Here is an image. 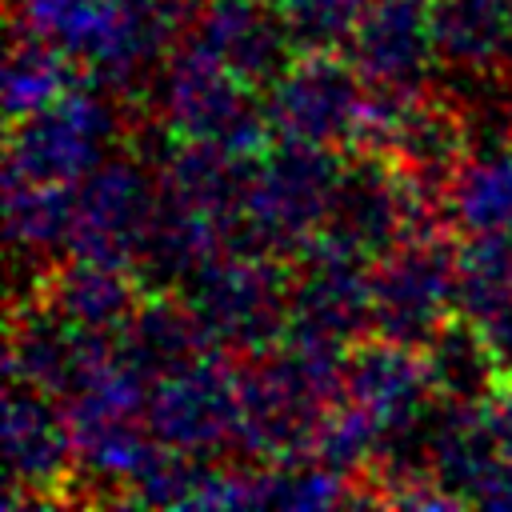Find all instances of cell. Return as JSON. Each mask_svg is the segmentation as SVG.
Returning <instances> with one entry per match:
<instances>
[{
    "label": "cell",
    "instance_id": "484cf974",
    "mask_svg": "<svg viewBox=\"0 0 512 512\" xmlns=\"http://www.w3.org/2000/svg\"><path fill=\"white\" fill-rule=\"evenodd\" d=\"M268 4L280 12L296 52H304V48H344L372 0H268Z\"/></svg>",
    "mask_w": 512,
    "mask_h": 512
},
{
    "label": "cell",
    "instance_id": "4316f807",
    "mask_svg": "<svg viewBox=\"0 0 512 512\" xmlns=\"http://www.w3.org/2000/svg\"><path fill=\"white\" fill-rule=\"evenodd\" d=\"M384 444V432L372 424V416H364L356 404L340 400L328 420L320 424V436H316V448H312V460L336 468V472H360L376 460Z\"/></svg>",
    "mask_w": 512,
    "mask_h": 512
},
{
    "label": "cell",
    "instance_id": "3957f363",
    "mask_svg": "<svg viewBox=\"0 0 512 512\" xmlns=\"http://www.w3.org/2000/svg\"><path fill=\"white\" fill-rule=\"evenodd\" d=\"M340 168L344 160L336 156V148L300 140L268 144L252 164L232 248L292 260L316 232H324Z\"/></svg>",
    "mask_w": 512,
    "mask_h": 512
},
{
    "label": "cell",
    "instance_id": "9a60e30c",
    "mask_svg": "<svg viewBox=\"0 0 512 512\" xmlns=\"http://www.w3.org/2000/svg\"><path fill=\"white\" fill-rule=\"evenodd\" d=\"M344 48L368 84L388 88H428L436 64L428 8L408 0H372Z\"/></svg>",
    "mask_w": 512,
    "mask_h": 512
},
{
    "label": "cell",
    "instance_id": "277c9868",
    "mask_svg": "<svg viewBox=\"0 0 512 512\" xmlns=\"http://www.w3.org/2000/svg\"><path fill=\"white\" fill-rule=\"evenodd\" d=\"M224 60H216L192 36L180 40L160 64V120L176 140L216 144L236 156H260L276 136L264 116V100L252 96Z\"/></svg>",
    "mask_w": 512,
    "mask_h": 512
},
{
    "label": "cell",
    "instance_id": "d6986e66",
    "mask_svg": "<svg viewBox=\"0 0 512 512\" xmlns=\"http://www.w3.org/2000/svg\"><path fill=\"white\" fill-rule=\"evenodd\" d=\"M224 248H228V232L220 228V220L160 192L148 240L132 272L140 276L144 292H176L196 268H204Z\"/></svg>",
    "mask_w": 512,
    "mask_h": 512
},
{
    "label": "cell",
    "instance_id": "f1b7e54d",
    "mask_svg": "<svg viewBox=\"0 0 512 512\" xmlns=\"http://www.w3.org/2000/svg\"><path fill=\"white\" fill-rule=\"evenodd\" d=\"M472 504H484V508H512V460H500L488 480L480 484L476 500Z\"/></svg>",
    "mask_w": 512,
    "mask_h": 512
},
{
    "label": "cell",
    "instance_id": "8992f818",
    "mask_svg": "<svg viewBox=\"0 0 512 512\" xmlns=\"http://www.w3.org/2000/svg\"><path fill=\"white\" fill-rule=\"evenodd\" d=\"M368 80L336 48H304L264 88V116L276 140L356 148Z\"/></svg>",
    "mask_w": 512,
    "mask_h": 512
},
{
    "label": "cell",
    "instance_id": "8fae6325",
    "mask_svg": "<svg viewBox=\"0 0 512 512\" xmlns=\"http://www.w3.org/2000/svg\"><path fill=\"white\" fill-rule=\"evenodd\" d=\"M148 432L176 452L212 456L236 440L240 420V360L212 348L188 368L160 376L144 404Z\"/></svg>",
    "mask_w": 512,
    "mask_h": 512
},
{
    "label": "cell",
    "instance_id": "2e32d148",
    "mask_svg": "<svg viewBox=\"0 0 512 512\" xmlns=\"http://www.w3.org/2000/svg\"><path fill=\"white\" fill-rule=\"evenodd\" d=\"M28 296H36L52 316H60L72 328L116 336L144 300V284L132 268L72 256L68 264H52Z\"/></svg>",
    "mask_w": 512,
    "mask_h": 512
},
{
    "label": "cell",
    "instance_id": "6da1fadb",
    "mask_svg": "<svg viewBox=\"0 0 512 512\" xmlns=\"http://www.w3.org/2000/svg\"><path fill=\"white\" fill-rule=\"evenodd\" d=\"M344 344L288 328L280 344L240 364L236 444L252 464L312 460L320 424L344 400Z\"/></svg>",
    "mask_w": 512,
    "mask_h": 512
},
{
    "label": "cell",
    "instance_id": "5bb4252c",
    "mask_svg": "<svg viewBox=\"0 0 512 512\" xmlns=\"http://www.w3.org/2000/svg\"><path fill=\"white\" fill-rule=\"evenodd\" d=\"M188 36L252 88H268L296 52L268 0H200Z\"/></svg>",
    "mask_w": 512,
    "mask_h": 512
},
{
    "label": "cell",
    "instance_id": "d4e9b609",
    "mask_svg": "<svg viewBox=\"0 0 512 512\" xmlns=\"http://www.w3.org/2000/svg\"><path fill=\"white\" fill-rule=\"evenodd\" d=\"M80 64L72 56H64L56 44L16 28L8 56H4V112L8 120H20L44 104H52L56 96H64L76 84Z\"/></svg>",
    "mask_w": 512,
    "mask_h": 512
},
{
    "label": "cell",
    "instance_id": "52a82bcc",
    "mask_svg": "<svg viewBox=\"0 0 512 512\" xmlns=\"http://www.w3.org/2000/svg\"><path fill=\"white\" fill-rule=\"evenodd\" d=\"M460 248L448 232L412 236L372 260V332L424 348L456 316Z\"/></svg>",
    "mask_w": 512,
    "mask_h": 512
},
{
    "label": "cell",
    "instance_id": "7c38bea8",
    "mask_svg": "<svg viewBox=\"0 0 512 512\" xmlns=\"http://www.w3.org/2000/svg\"><path fill=\"white\" fill-rule=\"evenodd\" d=\"M4 456H8V496L4 508H44L64 504L80 456L68 416L56 396L12 384L4 400Z\"/></svg>",
    "mask_w": 512,
    "mask_h": 512
},
{
    "label": "cell",
    "instance_id": "7402d4cb",
    "mask_svg": "<svg viewBox=\"0 0 512 512\" xmlns=\"http://www.w3.org/2000/svg\"><path fill=\"white\" fill-rule=\"evenodd\" d=\"M428 32L444 68L464 76H496L512 32V0H432Z\"/></svg>",
    "mask_w": 512,
    "mask_h": 512
},
{
    "label": "cell",
    "instance_id": "44dd1931",
    "mask_svg": "<svg viewBox=\"0 0 512 512\" xmlns=\"http://www.w3.org/2000/svg\"><path fill=\"white\" fill-rule=\"evenodd\" d=\"M444 212L460 236H512V136L468 148L448 184Z\"/></svg>",
    "mask_w": 512,
    "mask_h": 512
},
{
    "label": "cell",
    "instance_id": "5b68a950",
    "mask_svg": "<svg viewBox=\"0 0 512 512\" xmlns=\"http://www.w3.org/2000/svg\"><path fill=\"white\" fill-rule=\"evenodd\" d=\"M440 220H448L444 200L416 188L384 152L356 148V156L340 168L324 228L376 260L412 236L448 232V224Z\"/></svg>",
    "mask_w": 512,
    "mask_h": 512
},
{
    "label": "cell",
    "instance_id": "603a6c76",
    "mask_svg": "<svg viewBox=\"0 0 512 512\" xmlns=\"http://www.w3.org/2000/svg\"><path fill=\"white\" fill-rule=\"evenodd\" d=\"M424 360L432 372L436 400H452V404H484L492 388L508 376L496 352L488 348V340L464 316H452L424 344Z\"/></svg>",
    "mask_w": 512,
    "mask_h": 512
},
{
    "label": "cell",
    "instance_id": "ffe728a7",
    "mask_svg": "<svg viewBox=\"0 0 512 512\" xmlns=\"http://www.w3.org/2000/svg\"><path fill=\"white\" fill-rule=\"evenodd\" d=\"M456 316H464L512 376V236H468L460 248Z\"/></svg>",
    "mask_w": 512,
    "mask_h": 512
},
{
    "label": "cell",
    "instance_id": "e0dca14e",
    "mask_svg": "<svg viewBox=\"0 0 512 512\" xmlns=\"http://www.w3.org/2000/svg\"><path fill=\"white\" fill-rule=\"evenodd\" d=\"M252 164H256V156H236L216 144L176 140L160 156L156 176H160L164 196L220 220V228L228 232V248H232V236H236L240 212H244V196H248V180H252Z\"/></svg>",
    "mask_w": 512,
    "mask_h": 512
},
{
    "label": "cell",
    "instance_id": "7a4b0ae2",
    "mask_svg": "<svg viewBox=\"0 0 512 512\" xmlns=\"http://www.w3.org/2000/svg\"><path fill=\"white\" fill-rule=\"evenodd\" d=\"M212 348L248 360L280 344L292 328V264L268 252L224 248L176 288Z\"/></svg>",
    "mask_w": 512,
    "mask_h": 512
},
{
    "label": "cell",
    "instance_id": "ac0fdd59",
    "mask_svg": "<svg viewBox=\"0 0 512 512\" xmlns=\"http://www.w3.org/2000/svg\"><path fill=\"white\" fill-rule=\"evenodd\" d=\"M116 352L132 372L156 384L212 352V340L180 292H144L128 324L116 332Z\"/></svg>",
    "mask_w": 512,
    "mask_h": 512
},
{
    "label": "cell",
    "instance_id": "30bf717a",
    "mask_svg": "<svg viewBox=\"0 0 512 512\" xmlns=\"http://www.w3.org/2000/svg\"><path fill=\"white\" fill-rule=\"evenodd\" d=\"M288 264L296 332L344 348L372 332V256L324 228Z\"/></svg>",
    "mask_w": 512,
    "mask_h": 512
},
{
    "label": "cell",
    "instance_id": "9c48e42d",
    "mask_svg": "<svg viewBox=\"0 0 512 512\" xmlns=\"http://www.w3.org/2000/svg\"><path fill=\"white\" fill-rule=\"evenodd\" d=\"M160 176L132 160L112 156L100 168H92L76 184V208H72V232H68V256L136 268V256L148 240L160 192Z\"/></svg>",
    "mask_w": 512,
    "mask_h": 512
},
{
    "label": "cell",
    "instance_id": "4fadbf2b",
    "mask_svg": "<svg viewBox=\"0 0 512 512\" xmlns=\"http://www.w3.org/2000/svg\"><path fill=\"white\" fill-rule=\"evenodd\" d=\"M344 400L356 404L364 416H372V424L384 436L416 428L436 404L424 348H412V344H400L376 332L348 344Z\"/></svg>",
    "mask_w": 512,
    "mask_h": 512
},
{
    "label": "cell",
    "instance_id": "ba28073f",
    "mask_svg": "<svg viewBox=\"0 0 512 512\" xmlns=\"http://www.w3.org/2000/svg\"><path fill=\"white\" fill-rule=\"evenodd\" d=\"M116 132H120V116L112 100L72 84L52 104L12 120L4 176L80 184L92 168L104 164V152L116 140Z\"/></svg>",
    "mask_w": 512,
    "mask_h": 512
},
{
    "label": "cell",
    "instance_id": "cb8c5ba5",
    "mask_svg": "<svg viewBox=\"0 0 512 512\" xmlns=\"http://www.w3.org/2000/svg\"><path fill=\"white\" fill-rule=\"evenodd\" d=\"M72 208L76 184L4 176V220L16 256H52L56 248H68Z\"/></svg>",
    "mask_w": 512,
    "mask_h": 512
},
{
    "label": "cell",
    "instance_id": "83f0119b",
    "mask_svg": "<svg viewBox=\"0 0 512 512\" xmlns=\"http://www.w3.org/2000/svg\"><path fill=\"white\" fill-rule=\"evenodd\" d=\"M480 416H484V428H488L496 452L504 460H512V376H504L492 388V396L480 404Z\"/></svg>",
    "mask_w": 512,
    "mask_h": 512
},
{
    "label": "cell",
    "instance_id": "f546056e",
    "mask_svg": "<svg viewBox=\"0 0 512 512\" xmlns=\"http://www.w3.org/2000/svg\"><path fill=\"white\" fill-rule=\"evenodd\" d=\"M408 4H420V8H428V4H432V0H408Z\"/></svg>",
    "mask_w": 512,
    "mask_h": 512
}]
</instances>
